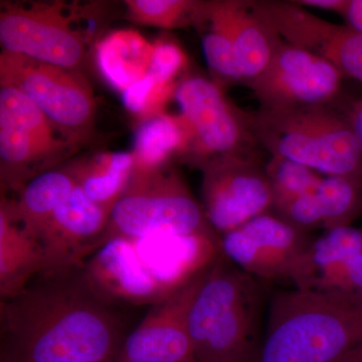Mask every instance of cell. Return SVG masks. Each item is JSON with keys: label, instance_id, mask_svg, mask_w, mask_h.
Here are the masks:
<instances>
[{"label": "cell", "instance_id": "obj_13", "mask_svg": "<svg viewBox=\"0 0 362 362\" xmlns=\"http://www.w3.org/2000/svg\"><path fill=\"white\" fill-rule=\"evenodd\" d=\"M209 269L180 291L153 305L126 337L114 362H194L188 318Z\"/></svg>", "mask_w": 362, "mask_h": 362}, {"label": "cell", "instance_id": "obj_35", "mask_svg": "<svg viewBox=\"0 0 362 362\" xmlns=\"http://www.w3.org/2000/svg\"><path fill=\"white\" fill-rule=\"evenodd\" d=\"M107 362H114V361H107Z\"/></svg>", "mask_w": 362, "mask_h": 362}, {"label": "cell", "instance_id": "obj_5", "mask_svg": "<svg viewBox=\"0 0 362 362\" xmlns=\"http://www.w3.org/2000/svg\"><path fill=\"white\" fill-rule=\"evenodd\" d=\"M161 233H216L176 171L165 166L133 169L127 187L112 209L99 247L116 238L137 240Z\"/></svg>", "mask_w": 362, "mask_h": 362}, {"label": "cell", "instance_id": "obj_19", "mask_svg": "<svg viewBox=\"0 0 362 362\" xmlns=\"http://www.w3.org/2000/svg\"><path fill=\"white\" fill-rule=\"evenodd\" d=\"M42 270L40 243L14 218L8 201L0 204V299L18 294Z\"/></svg>", "mask_w": 362, "mask_h": 362}, {"label": "cell", "instance_id": "obj_29", "mask_svg": "<svg viewBox=\"0 0 362 362\" xmlns=\"http://www.w3.org/2000/svg\"><path fill=\"white\" fill-rule=\"evenodd\" d=\"M187 63L185 54L177 45L160 42L154 45L148 75L159 87L173 86V78Z\"/></svg>", "mask_w": 362, "mask_h": 362}, {"label": "cell", "instance_id": "obj_10", "mask_svg": "<svg viewBox=\"0 0 362 362\" xmlns=\"http://www.w3.org/2000/svg\"><path fill=\"white\" fill-rule=\"evenodd\" d=\"M342 78L327 59L283 40L265 70L246 85L259 110L289 111L330 106L339 94Z\"/></svg>", "mask_w": 362, "mask_h": 362}, {"label": "cell", "instance_id": "obj_16", "mask_svg": "<svg viewBox=\"0 0 362 362\" xmlns=\"http://www.w3.org/2000/svg\"><path fill=\"white\" fill-rule=\"evenodd\" d=\"M133 242L165 299L209 270L221 254L216 233H161Z\"/></svg>", "mask_w": 362, "mask_h": 362}, {"label": "cell", "instance_id": "obj_8", "mask_svg": "<svg viewBox=\"0 0 362 362\" xmlns=\"http://www.w3.org/2000/svg\"><path fill=\"white\" fill-rule=\"evenodd\" d=\"M175 95L189 135L187 150L199 168L214 157L255 153L252 116L230 103L218 85L195 76L183 80Z\"/></svg>", "mask_w": 362, "mask_h": 362}, {"label": "cell", "instance_id": "obj_2", "mask_svg": "<svg viewBox=\"0 0 362 362\" xmlns=\"http://www.w3.org/2000/svg\"><path fill=\"white\" fill-rule=\"evenodd\" d=\"M362 341V292L278 293L256 362H337Z\"/></svg>", "mask_w": 362, "mask_h": 362}, {"label": "cell", "instance_id": "obj_18", "mask_svg": "<svg viewBox=\"0 0 362 362\" xmlns=\"http://www.w3.org/2000/svg\"><path fill=\"white\" fill-rule=\"evenodd\" d=\"M361 252V230L351 226L327 230L311 240L290 281L305 291H337L350 259Z\"/></svg>", "mask_w": 362, "mask_h": 362}, {"label": "cell", "instance_id": "obj_34", "mask_svg": "<svg viewBox=\"0 0 362 362\" xmlns=\"http://www.w3.org/2000/svg\"><path fill=\"white\" fill-rule=\"evenodd\" d=\"M337 362H362V341L349 350Z\"/></svg>", "mask_w": 362, "mask_h": 362}, {"label": "cell", "instance_id": "obj_9", "mask_svg": "<svg viewBox=\"0 0 362 362\" xmlns=\"http://www.w3.org/2000/svg\"><path fill=\"white\" fill-rule=\"evenodd\" d=\"M201 168L202 209L220 238L273 211L271 183L256 153L214 157Z\"/></svg>", "mask_w": 362, "mask_h": 362}, {"label": "cell", "instance_id": "obj_20", "mask_svg": "<svg viewBox=\"0 0 362 362\" xmlns=\"http://www.w3.org/2000/svg\"><path fill=\"white\" fill-rule=\"evenodd\" d=\"M76 185L69 170L45 171L26 183L16 201H7L16 220L39 242L45 226L69 199Z\"/></svg>", "mask_w": 362, "mask_h": 362}, {"label": "cell", "instance_id": "obj_30", "mask_svg": "<svg viewBox=\"0 0 362 362\" xmlns=\"http://www.w3.org/2000/svg\"><path fill=\"white\" fill-rule=\"evenodd\" d=\"M156 88L153 78L147 75L122 92L124 107L132 113L148 115Z\"/></svg>", "mask_w": 362, "mask_h": 362}, {"label": "cell", "instance_id": "obj_15", "mask_svg": "<svg viewBox=\"0 0 362 362\" xmlns=\"http://www.w3.org/2000/svg\"><path fill=\"white\" fill-rule=\"evenodd\" d=\"M90 288L113 306L156 305L165 297L142 263L133 240L116 238L105 243L83 265Z\"/></svg>", "mask_w": 362, "mask_h": 362}, {"label": "cell", "instance_id": "obj_17", "mask_svg": "<svg viewBox=\"0 0 362 362\" xmlns=\"http://www.w3.org/2000/svg\"><path fill=\"white\" fill-rule=\"evenodd\" d=\"M230 39L245 83L258 77L270 63L283 40L252 9L240 0L206 2L202 23Z\"/></svg>", "mask_w": 362, "mask_h": 362}, {"label": "cell", "instance_id": "obj_3", "mask_svg": "<svg viewBox=\"0 0 362 362\" xmlns=\"http://www.w3.org/2000/svg\"><path fill=\"white\" fill-rule=\"evenodd\" d=\"M254 277L220 255L189 312L194 362H256L259 289Z\"/></svg>", "mask_w": 362, "mask_h": 362}, {"label": "cell", "instance_id": "obj_12", "mask_svg": "<svg viewBox=\"0 0 362 362\" xmlns=\"http://www.w3.org/2000/svg\"><path fill=\"white\" fill-rule=\"evenodd\" d=\"M311 240L307 230L270 211L221 235V254L252 277L290 281Z\"/></svg>", "mask_w": 362, "mask_h": 362}, {"label": "cell", "instance_id": "obj_24", "mask_svg": "<svg viewBox=\"0 0 362 362\" xmlns=\"http://www.w3.org/2000/svg\"><path fill=\"white\" fill-rule=\"evenodd\" d=\"M305 49L327 59L343 77L354 78L362 84L361 32L318 18Z\"/></svg>", "mask_w": 362, "mask_h": 362}, {"label": "cell", "instance_id": "obj_28", "mask_svg": "<svg viewBox=\"0 0 362 362\" xmlns=\"http://www.w3.org/2000/svg\"><path fill=\"white\" fill-rule=\"evenodd\" d=\"M202 51L207 64L221 77L243 81L235 47L226 35L209 28L202 37Z\"/></svg>", "mask_w": 362, "mask_h": 362}, {"label": "cell", "instance_id": "obj_6", "mask_svg": "<svg viewBox=\"0 0 362 362\" xmlns=\"http://www.w3.org/2000/svg\"><path fill=\"white\" fill-rule=\"evenodd\" d=\"M0 85L32 100L73 145L84 141L93 129L96 103L89 83L78 70L2 51Z\"/></svg>", "mask_w": 362, "mask_h": 362}, {"label": "cell", "instance_id": "obj_22", "mask_svg": "<svg viewBox=\"0 0 362 362\" xmlns=\"http://www.w3.org/2000/svg\"><path fill=\"white\" fill-rule=\"evenodd\" d=\"M133 168L132 153L116 152L99 154L69 171L89 199L112 211L129 182Z\"/></svg>", "mask_w": 362, "mask_h": 362}, {"label": "cell", "instance_id": "obj_31", "mask_svg": "<svg viewBox=\"0 0 362 362\" xmlns=\"http://www.w3.org/2000/svg\"><path fill=\"white\" fill-rule=\"evenodd\" d=\"M341 16L347 26L362 33V0H347Z\"/></svg>", "mask_w": 362, "mask_h": 362}, {"label": "cell", "instance_id": "obj_26", "mask_svg": "<svg viewBox=\"0 0 362 362\" xmlns=\"http://www.w3.org/2000/svg\"><path fill=\"white\" fill-rule=\"evenodd\" d=\"M127 18L138 25L153 28H185L202 25L206 2L192 0H127Z\"/></svg>", "mask_w": 362, "mask_h": 362}, {"label": "cell", "instance_id": "obj_33", "mask_svg": "<svg viewBox=\"0 0 362 362\" xmlns=\"http://www.w3.org/2000/svg\"><path fill=\"white\" fill-rule=\"evenodd\" d=\"M344 113L356 133L362 154V98L356 102H352Z\"/></svg>", "mask_w": 362, "mask_h": 362}, {"label": "cell", "instance_id": "obj_25", "mask_svg": "<svg viewBox=\"0 0 362 362\" xmlns=\"http://www.w3.org/2000/svg\"><path fill=\"white\" fill-rule=\"evenodd\" d=\"M321 228L326 230L351 225L362 214V181L323 176L315 190Z\"/></svg>", "mask_w": 362, "mask_h": 362}, {"label": "cell", "instance_id": "obj_23", "mask_svg": "<svg viewBox=\"0 0 362 362\" xmlns=\"http://www.w3.org/2000/svg\"><path fill=\"white\" fill-rule=\"evenodd\" d=\"M189 135L185 121L158 114L145 119L136 131L133 144L134 170H151L165 165L171 154L187 150Z\"/></svg>", "mask_w": 362, "mask_h": 362}, {"label": "cell", "instance_id": "obj_7", "mask_svg": "<svg viewBox=\"0 0 362 362\" xmlns=\"http://www.w3.org/2000/svg\"><path fill=\"white\" fill-rule=\"evenodd\" d=\"M73 146L32 100L20 90L1 86L2 185L21 192L26 183L39 175L37 173L58 160Z\"/></svg>", "mask_w": 362, "mask_h": 362}, {"label": "cell", "instance_id": "obj_14", "mask_svg": "<svg viewBox=\"0 0 362 362\" xmlns=\"http://www.w3.org/2000/svg\"><path fill=\"white\" fill-rule=\"evenodd\" d=\"M110 214V209L93 202L76 185L40 235V274L57 275L83 267L99 249Z\"/></svg>", "mask_w": 362, "mask_h": 362}, {"label": "cell", "instance_id": "obj_11", "mask_svg": "<svg viewBox=\"0 0 362 362\" xmlns=\"http://www.w3.org/2000/svg\"><path fill=\"white\" fill-rule=\"evenodd\" d=\"M4 51L62 68L78 70L85 42L61 4L4 6L0 13Z\"/></svg>", "mask_w": 362, "mask_h": 362}, {"label": "cell", "instance_id": "obj_32", "mask_svg": "<svg viewBox=\"0 0 362 362\" xmlns=\"http://www.w3.org/2000/svg\"><path fill=\"white\" fill-rule=\"evenodd\" d=\"M299 6L312 7V8L323 9V11H332L342 16L347 0H294Z\"/></svg>", "mask_w": 362, "mask_h": 362}, {"label": "cell", "instance_id": "obj_1", "mask_svg": "<svg viewBox=\"0 0 362 362\" xmlns=\"http://www.w3.org/2000/svg\"><path fill=\"white\" fill-rule=\"evenodd\" d=\"M1 362L113 361L125 340L118 307L102 299L83 267L40 274L0 301Z\"/></svg>", "mask_w": 362, "mask_h": 362}, {"label": "cell", "instance_id": "obj_4", "mask_svg": "<svg viewBox=\"0 0 362 362\" xmlns=\"http://www.w3.org/2000/svg\"><path fill=\"white\" fill-rule=\"evenodd\" d=\"M257 142L270 156L308 166L323 176L362 181V154L345 113L330 106L252 115Z\"/></svg>", "mask_w": 362, "mask_h": 362}, {"label": "cell", "instance_id": "obj_27", "mask_svg": "<svg viewBox=\"0 0 362 362\" xmlns=\"http://www.w3.org/2000/svg\"><path fill=\"white\" fill-rule=\"evenodd\" d=\"M265 170L273 192V211L300 197L313 194L323 178V175L308 166L277 156H270Z\"/></svg>", "mask_w": 362, "mask_h": 362}, {"label": "cell", "instance_id": "obj_21", "mask_svg": "<svg viewBox=\"0 0 362 362\" xmlns=\"http://www.w3.org/2000/svg\"><path fill=\"white\" fill-rule=\"evenodd\" d=\"M154 45L132 30H117L97 45L100 73L109 85L124 92L148 75Z\"/></svg>", "mask_w": 362, "mask_h": 362}]
</instances>
